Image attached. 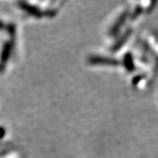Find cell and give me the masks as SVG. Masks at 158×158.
Masks as SVG:
<instances>
[{
  "label": "cell",
  "instance_id": "obj_1",
  "mask_svg": "<svg viewBox=\"0 0 158 158\" xmlns=\"http://www.w3.org/2000/svg\"><path fill=\"white\" fill-rule=\"evenodd\" d=\"M147 44L149 50L152 51V55L156 59L158 65V35L155 34L149 35L147 37Z\"/></svg>",
  "mask_w": 158,
  "mask_h": 158
}]
</instances>
